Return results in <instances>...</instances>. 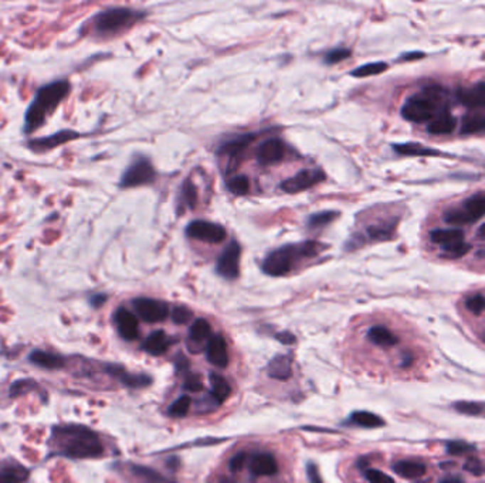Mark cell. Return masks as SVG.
Here are the masks:
<instances>
[{"instance_id": "cell-1", "label": "cell", "mask_w": 485, "mask_h": 483, "mask_svg": "<svg viewBox=\"0 0 485 483\" xmlns=\"http://www.w3.org/2000/svg\"><path fill=\"white\" fill-rule=\"evenodd\" d=\"M46 447L47 460H95L105 452L100 434L87 425L75 423L54 424L50 430Z\"/></svg>"}, {"instance_id": "cell-2", "label": "cell", "mask_w": 485, "mask_h": 483, "mask_svg": "<svg viewBox=\"0 0 485 483\" xmlns=\"http://www.w3.org/2000/svg\"><path fill=\"white\" fill-rule=\"evenodd\" d=\"M71 85L68 80H58L50 84L40 87L24 115L23 132L26 135H31L51 118L58 105L64 101V98L70 94Z\"/></svg>"}, {"instance_id": "cell-3", "label": "cell", "mask_w": 485, "mask_h": 483, "mask_svg": "<svg viewBox=\"0 0 485 483\" xmlns=\"http://www.w3.org/2000/svg\"><path fill=\"white\" fill-rule=\"evenodd\" d=\"M319 242H305L285 245L270 252L262 264V271L271 276H284L292 271L295 264L305 258H314L322 251Z\"/></svg>"}, {"instance_id": "cell-4", "label": "cell", "mask_w": 485, "mask_h": 483, "mask_svg": "<svg viewBox=\"0 0 485 483\" xmlns=\"http://www.w3.org/2000/svg\"><path fill=\"white\" fill-rule=\"evenodd\" d=\"M443 104V89L439 87H430L422 94H417L406 101L402 108V115L410 122H426L436 118L437 111Z\"/></svg>"}, {"instance_id": "cell-5", "label": "cell", "mask_w": 485, "mask_h": 483, "mask_svg": "<svg viewBox=\"0 0 485 483\" xmlns=\"http://www.w3.org/2000/svg\"><path fill=\"white\" fill-rule=\"evenodd\" d=\"M142 17V13H138L132 9L125 7H114L108 10H102L94 16L91 20V26L94 33L100 36L117 34L127 28H129L134 23H137Z\"/></svg>"}, {"instance_id": "cell-6", "label": "cell", "mask_w": 485, "mask_h": 483, "mask_svg": "<svg viewBox=\"0 0 485 483\" xmlns=\"http://www.w3.org/2000/svg\"><path fill=\"white\" fill-rule=\"evenodd\" d=\"M155 180V170L146 159H138L122 175L121 188L131 189L149 185Z\"/></svg>"}, {"instance_id": "cell-7", "label": "cell", "mask_w": 485, "mask_h": 483, "mask_svg": "<svg viewBox=\"0 0 485 483\" xmlns=\"http://www.w3.org/2000/svg\"><path fill=\"white\" fill-rule=\"evenodd\" d=\"M137 315L148 323H158L168 318L169 308L165 302L151 298H137L132 302Z\"/></svg>"}, {"instance_id": "cell-8", "label": "cell", "mask_w": 485, "mask_h": 483, "mask_svg": "<svg viewBox=\"0 0 485 483\" xmlns=\"http://www.w3.org/2000/svg\"><path fill=\"white\" fill-rule=\"evenodd\" d=\"M322 180H325V173L322 170L304 169V170L298 172L295 176L284 180L281 185V189L285 193L295 195V193L308 190V189L319 185Z\"/></svg>"}, {"instance_id": "cell-9", "label": "cell", "mask_w": 485, "mask_h": 483, "mask_svg": "<svg viewBox=\"0 0 485 483\" xmlns=\"http://www.w3.org/2000/svg\"><path fill=\"white\" fill-rule=\"evenodd\" d=\"M186 234L193 240L209 242V244H219L226 239L228 232L225 230L223 226L198 220L188 226Z\"/></svg>"}, {"instance_id": "cell-10", "label": "cell", "mask_w": 485, "mask_h": 483, "mask_svg": "<svg viewBox=\"0 0 485 483\" xmlns=\"http://www.w3.org/2000/svg\"><path fill=\"white\" fill-rule=\"evenodd\" d=\"M242 246L239 242H232L218 259L216 271L226 279H236L240 273Z\"/></svg>"}, {"instance_id": "cell-11", "label": "cell", "mask_w": 485, "mask_h": 483, "mask_svg": "<svg viewBox=\"0 0 485 483\" xmlns=\"http://www.w3.org/2000/svg\"><path fill=\"white\" fill-rule=\"evenodd\" d=\"M80 136L78 132L75 131H71V129H64V131H60V132H55L53 135H48V136H44V138H34V139H30L27 142V146L33 151V152H47V151H51L54 148H58L67 142H71L74 139H77Z\"/></svg>"}, {"instance_id": "cell-12", "label": "cell", "mask_w": 485, "mask_h": 483, "mask_svg": "<svg viewBox=\"0 0 485 483\" xmlns=\"http://www.w3.org/2000/svg\"><path fill=\"white\" fill-rule=\"evenodd\" d=\"M114 322L119 336L125 340H135L139 336L138 318L127 308H118L114 315Z\"/></svg>"}, {"instance_id": "cell-13", "label": "cell", "mask_w": 485, "mask_h": 483, "mask_svg": "<svg viewBox=\"0 0 485 483\" xmlns=\"http://www.w3.org/2000/svg\"><path fill=\"white\" fill-rule=\"evenodd\" d=\"M30 478V470L16 458L0 461V483H24Z\"/></svg>"}, {"instance_id": "cell-14", "label": "cell", "mask_w": 485, "mask_h": 483, "mask_svg": "<svg viewBox=\"0 0 485 483\" xmlns=\"http://www.w3.org/2000/svg\"><path fill=\"white\" fill-rule=\"evenodd\" d=\"M104 371L107 374H110L111 377L117 379L118 381H121L125 387H131V389H142L146 387L152 383V379L146 374H132L124 370L122 366L118 364H104Z\"/></svg>"}, {"instance_id": "cell-15", "label": "cell", "mask_w": 485, "mask_h": 483, "mask_svg": "<svg viewBox=\"0 0 485 483\" xmlns=\"http://www.w3.org/2000/svg\"><path fill=\"white\" fill-rule=\"evenodd\" d=\"M206 356L208 360L220 369L228 367L229 364V350L228 343L222 335H213L206 344Z\"/></svg>"}, {"instance_id": "cell-16", "label": "cell", "mask_w": 485, "mask_h": 483, "mask_svg": "<svg viewBox=\"0 0 485 483\" xmlns=\"http://www.w3.org/2000/svg\"><path fill=\"white\" fill-rule=\"evenodd\" d=\"M28 362L44 370H61L67 364V360L64 356L54 353V352L41 350V349H34L28 354Z\"/></svg>"}, {"instance_id": "cell-17", "label": "cell", "mask_w": 485, "mask_h": 483, "mask_svg": "<svg viewBox=\"0 0 485 483\" xmlns=\"http://www.w3.org/2000/svg\"><path fill=\"white\" fill-rule=\"evenodd\" d=\"M285 155V145L279 139H268L257 149V161L261 165H274Z\"/></svg>"}, {"instance_id": "cell-18", "label": "cell", "mask_w": 485, "mask_h": 483, "mask_svg": "<svg viewBox=\"0 0 485 483\" xmlns=\"http://www.w3.org/2000/svg\"><path fill=\"white\" fill-rule=\"evenodd\" d=\"M457 98L470 109H485V82L460 89L457 92Z\"/></svg>"}, {"instance_id": "cell-19", "label": "cell", "mask_w": 485, "mask_h": 483, "mask_svg": "<svg viewBox=\"0 0 485 483\" xmlns=\"http://www.w3.org/2000/svg\"><path fill=\"white\" fill-rule=\"evenodd\" d=\"M250 471L254 477H272L278 472V465L271 454H257L250 461Z\"/></svg>"}, {"instance_id": "cell-20", "label": "cell", "mask_w": 485, "mask_h": 483, "mask_svg": "<svg viewBox=\"0 0 485 483\" xmlns=\"http://www.w3.org/2000/svg\"><path fill=\"white\" fill-rule=\"evenodd\" d=\"M267 373L271 379L285 381L292 376V360L287 354L275 356L267 367Z\"/></svg>"}, {"instance_id": "cell-21", "label": "cell", "mask_w": 485, "mask_h": 483, "mask_svg": "<svg viewBox=\"0 0 485 483\" xmlns=\"http://www.w3.org/2000/svg\"><path fill=\"white\" fill-rule=\"evenodd\" d=\"M171 343H172L171 337L164 330H156L146 337L142 349L152 356H161L168 352Z\"/></svg>"}, {"instance_id": "cell-22", "label": "cell", "mask_w": 485, "mask_h": 483, "mask_svg": "<svg viewBox=\"0 0 485 483\" xmlns=\"http://www.w3.org/2000/svg\"><path fill=\"white\" fill-rule=\"evenodd\" d=\"M393 471L400 478L412 479V481L413 479H420L427 472L426 465L423 462H420V461H409V460H403V461L396 462L393 465Z\"/></svg>"}, {"instance_id": "cell-23", "label": "cell", "mask_w": 485, "mask_h": 483, "mask_svg": "<svg viewBox=\"0 0 485 483\" xmlns=\"http://www.w3.org/2000/svg\"><path fill=\"white\" fill-rule=\"evenodd\" d=\"M454 128H456V118L452 114H449V111H443L430 121L427 131L432 135H447V134H452Z\"/></svg>"}, {"instance_id": "cell-24", "label": "cell", "mask_w": 485, "mask_h": 483, "mask_svg": "<svg viewBox=\"0 0 485 483\" xmlns=\"http://www.w3.org/2000/svg\"><path fill=\"white\" fill-rule=\"evenodd\" d=\"M485 132V109H477L464 116L462 134L463 135H473Z\"/></svg>"}, {"instance_id": "cell-25", "label": "cell", "mask_w": 485, "mask_h": 483, "mask_svg": "<svg viewBox=\"0 0 485 483\" xmlns=\"http://www.w3.org/2000/svg\"><path fill=\"white\" fill-rule=\"evenodd\" d=\"M255 139L254 134H248V135H242L238 139L229 141L228 143L222 145L219 149V153L222 156H229V158H235L238 155H240L242 151H245L248 148V145Z\"/></svg>"}, {"instance_id": "cell-26", "label": "cell", "mask_w": 485, "mask_h": 483, "mask_svg": "<svg viewBox=\"0 0 485 483\" xmlns=\"http://www.w3.org/2000/svg\"><path fill=\"white\" fill-rule=\"evenodd\" d=\"M210 386H212V396L216 398V401L222 406L232 394V387L228 383V380L218 374V373H210Z\"/></svg>"}, {"instance_id": "cell-27", "label": "cell", "mask_w": 485, "mask_h": 483, "mask_svg": "<svg viewBox=\"0 0 485 483\" xmlns=\"http://www.w3.org/2000/svg\"><path fill=\"white\" fill-rule=\"evenodd\" d=\"M368 337L372 343L380 347H392L398 343V337L385 326H373L371 327Z\"/></svg>"}, {"instance_id": "cell-28", "label": "cell", "mask_w": 485, "mask_h": 483, "mask_svg": "<svg viewBox=\"0 0 485 483\" xmlns=\"http://www.w3.org/2000/svg\"><path fill=\"white\" fill-rule=\"evenodd\" d=\"M430 239L436 244L447 246L456 242H464V233L460 229H443V230L432 232Z\"/></svg>"}, {"instance_id": "cell-29", "label": "cell", "mask_w": 485, "mask_h": 483, "mask_svg": "<svg viewBox=\"0 0 485 483\" xmlns=\"http://www.w3.org/2000/svg\"><path fill=\"white\" fill-rule=\"evenodd\" d=\"M31 391H43V389L33 379H18L10 384L9 397L10 398H18V397L26 396Z\"/></svg>"}, {"instance_id": "cell-30", "label": "cell", "mask_w": 485, "mask_h": 483, "mask_svg": "<svg viewBox=\"0 0 485 483\" xmlns=\"http://www.w3.org/2000/svg\"><path fill=\"white\" fill-rule=\"evenodd\" d=\"M129 474L139 483H166L159 472L142 465H129Z\"/></svg>"}, {"instance_id": "cell-31", "label": "cell", "mask_w": 485, "mask_h": 483, "mask_svg": "<svg viewBox=\"0 0 485 483\" xmlns=\"http://www.w3.org/2000/svg\"><path fill=\"white\" fill-rule=\"evenodd\" d=\"M351 421L362 428H380L385 425V421L379 416L369 413V411L353 413L351 416Z\"/></svg>"}, {"instance_id": "cell-32", "label": "cell", "mask_w": 485, "mask_h": 483, "mask_svg": "<svg viewBox=\"0 0 485 483\" xmlns=\"http://www.w3.org/2000/svg\"><path fill=\"white\" fill-rule=\"evenodd\" d=\"M191 335V340L201 344L205 340H209L213 335H212V326L206 319H198L195 320V323L191 326L189 330Z\"/></svg>"}, {"instance_id": "cell-33", "label": "cell", "mask_w": 485, "mask_h": 483, "mask_svg": "<svg viewBox=\"0 0 485 483\" xmlns=\"http://www.w3.org/2000/svg\"><path fill=\"white\" fill-rule=\"evenodd\" d=\"M474 222L480 220L481 217L485 216V195L480 193L476 195L473 197H470L466 203H464V209H463Z\"/></svg>"}, {"instance_id": "cell-34", "label": "cell", "mask_w": 485, "mask_h": 483, "mask_svg": "<svg viewBox=\"0 0 485 483\" xmlns=\"http://www.w3.org/2000/svg\"><path fill=\"white\" fill-rule=\"evenodd\" d=\"M395 151L400 155L407 156H430V155H439L437 151L426 148L419 143H403V145H395Z\"/></svg>"}, {"instance_id": "cell-35", "label": "cell", "mask_w": 485, "mask_h": 483, "mask_svg": "<svg viewBox=\"0 0 485 483\" xmlns=\"http://www.w3.org/2000/svg\"><path fill=\"white\" fill-rule=\"evenodd\" d=\"M454 410H457L460 414H464V416L480 417L485 413V406L481 403H474V401H459L454 404Z\"/></svg>"}, {"instance_id": "cell-36", "label": "cell", "mask_w": 485, "mask_h": 483, "mask_svg": "<svg viewBox=\"0 0 485 483\" xmlns=\"http://www.w3.org/2000/svg\"><path fill=\"white\" fill-rule=\"evenodd\" d=\"M388 70V64L386 63H371V64H365L358 67L356 70L352 71L353 77L358 78H363V77H371V75H378L383 71Z\"/></svg>"}, {"instance_id": "cell-37", "label": "cell", "mask_w": 485, "mask_h": 483, "mask_svg": "<svg viewBox=\"0 0 485 483\" xmlns=\"http://www.w3.org/2000/svg\"><path fill=\"white\" fill-rule=\"evenodd\" d=\"M191 406H192V400L191 397L188 396H182L181 398H178L168 410V414L171 417H175V418H183L188 416L189 410H191Z\"/></svg>"}, {"instance_id": "cell-38", "label": "cell", "mask_w": 485, "mask_h": 483, "mask_svg": "<svg viewBox=\"0 0 485 483\" xmlns=\"http://www.w3.org/2000/svg\"><path fill=\"white\" fill-rule=\"evenodd\" d=\"M196 188L193 186V183L191 180H186L183 183V188H182V192H181V205H185L186 207L189 209H193L195 205H196Z\"/></svg>"}, {"instance_id": "cell-39", "label": "cell", "mask_w": 485, "mask_h": 483, "mask_svg": "<svg viewBox=\"0 0 485 483\" xmlns=\"http://www.w3.org/2000/svg\"><path fill=\"white\" fill-rule=\"evenodd\" d=\"M228 189L238 196H242L248 193L250 182L245 176H235L228 182Z\"/></svg>"}, {"instance_id": "cell-40", "label": "cell", "mask_w": 485, "mask_h": 483, "mask_svg": "<svg viewBox=\"0 0 485 483\" xmlns=\"http://www.w3.org/2000/svg\"><path fill=\"white\" fill-rule=\"evenodd\" d=\"M444 220L453 226H463V224L474 223V220L464 210H453L446 215Z\"/></svg>"}, {"instance_id": "cell-41", "label": "cell", "mask_w": 485, "mask_h": 483, "mask_svg": "<svg viewBox=\"0 0 485 483\" xmlns=\"http://www.w3.org/2000/svg\"><path fill=\"white\" fill-rule=\"evenodd\" d=\"M336 217V213L334 212H324V213H318V215H314L308 219V226L315 229V227H322V226H326L329 224Z\"/></svg>"}, {"instance_id": "cell-42", "label": "cell", "mask_w": 485, "mask_h": 483, "mask_svg": "<svg viewBox=\"0 0 485 483\" xmlns=\"http://www.w3.org/2000/svg\"><path fill=\"white\" fill-rule=\"evenodd\" d=\"M473 451H476V448H474L473 445H469V444L463 443V441H452V443L447 444V452H449L450 455L459 457V455L470 454V452H473Z\"/></svg>"}, {"instance_id": "cell-43", "label": "cell", "mask_w": 485, "mask_h": 483, "mask_svg": "<svg viewBox=\"0 0 485 483\" xmlns=\"http://www.w3.org/2000/svg\"><path fill=\"white\" fill-rule=\"evenodd\" d=\"M220 404L216 401V398L212 394L205 396L196 403V413H210L216 410Z\"/></svg>"}, {"instance_id": "cell-44", "label": "cell", "mask_w": 485, "mask_h": 483, "mask_svg": "<svg viewBox=\"0 0 485 483\" xmlns=\"http://www.w3.org/2000/svg\"><path fill=\"white\" fill-rule=\"evenodd\" d=\"M193 318V313L186 306H176L172 313V319L176 325H186Z\"/></svg>"}, {"instance_id": "cell-45", "label": "cell", "mask_w": 485, "mask_h": 483, "mask_svg": "<svg viewBox=\"0 0 485 483\" xmlns=\"http://www.w3.org/2000/svg\"><path fill=\"white\" fill-rule=\"evenodd\" d=\"M466 306L470 312H473L474 315H480L485 310V298L483 295H474L470 296L466 300Z\"/></svg>"}, {"instance_id": "cell-46", "label": "cell", "mask_w": 485, "mask_h": 483, "mask_svg": "<svg viewBox=\"0 0 485 483\" xmlns=\"http://www.w3.org/2000/svg\"><path fill=\"white\" fill-rule=\"evenodd\" d=\"M470 249V245L466 244L464 242H456V244H452V245H447V246H443V251L452 256V258H459V256H463L464 254H467Z\"/></svg>"}, {"instance_id": "cell-47", "label": "cell", "mask_w": 485, "mask_h": 483, "mask_svg": "<svg viewBox=\"0 0 485 483\" xmlns=\"http://www.w3.org/2000/svg\"><path fill=\"white\" fill-rule=\"evenodd\" d=\"M365 478L371 483H395L393 478L378 470H366Z\"/></svg>"}, {"instance_id": "cell-48", "label": "cell", "mask_w": 485, "mask_h": 483, "mask_svg": "<svg viewBox=\"0 0 485 483\" xmlns=\"http://www.w3.org/2000/svg\"><path fill=\"white\" fill-rule=\"evenodd\" d=\"M349 55H351L349 50H346V48H335V50L329 51L325 55V63L326 64H338V63L346 60Z\"/></svg>"}, {"instance_id": "cell-49", "label": "cell", "mask_w": 485, "mask_h": 483, "mask_svg": "<svg viewBox=\"0 0 485 483\" xmlns=\"http://www.w3.org/2000/svg\"><path fill=\"white\" fill-rule=\"evenodd\" d=\"M464 471L470 472L471 475H476V477H481L485 474V467L484 464L477 460V458H470L467 460V462L464 464Z\"/></svg>"}, {"instance_id": "cell-50", "label": "cell", "mask_w": 485, "mask_h": 483, "mask_svg": "<svg viewBox=\"0 0 485 483\" xmlns=\"http://www.w3.org/2000/svg\"><path fill=\"white\" fill-rule=\"evenodd\" d=\"M183 387H185V390H188L191 393H199L203 389V383H202V380H201V377L198 374H189L186 377V381H185Z\"/></svg>"}, {"instance_id": "cell-51", "label": "cell", "mask_w": 485, "mask_h": 483, "mask_svg": "<svg viewBox=\"0 0 485 483\" xmlns=\"http://www.w3.org/2000/svg\"><path fill=\"white\" fill-rule=\"evenodd\" d=\"M245 461H247V454H245V452H239V454L233 455L232 460H230V462H229V470H230L232 472H239V471H242V467H244V464H245Z\"/></svg>"}, {"instance_id": "cell-52", "label": "cell", "mask_w": 485, "mask_h": 483, "mask_svg": "<svg viewBox=\"0 0 485 483\" xmlns=\"http://www.w3.org/2000/svg\"><path fill=\"white\" fill-rule=\"evenodd\" d=\"M307 475H308L309 483H324L319 472H318L316 465H314V464H308L307 465Z\"/></svg>"}, {"instance_id": "cell-53", "label": "cell", "mask_w": 485, "mask_h": 483, "mask_svg": "<svg viewBox=\"0 0 485 483\" xmlns=\"http://www.w3.org/2000/svg\"><path fill=\"white\" fill-rule=\"evenodd\" d=\"M107 295H104V293H97V295H94V296H91V299H90V302H91V305L94 306V308H100V306H102L105 302H107Z\"/></svg>"}, {"instance_id": "cell-54", "label": "cell", "mask_w": 485, "mask_h": 483, "mask_svg": "<svg viewBox=\"0 0 485 483\" xmlns=\"http://www.w3.org/2000/svg\"><path fill=\"white\" fill-rule=\"evenodd\" d=\"M277 339L284 343V344H291V343H295V336L289 332H284V333H279L277 335Z\"/></svg>"}, {"instance_id": "cell-55", "label": "cell", "mask_w": 485, "mask_h": 483, "mask_svg": "<svg viewBox=\"0 0 485 483\" xmlns=\"http://www.w3.org/2000/svg\"><path fill=\"white\" fill-rule=\"evenodd\" d=\"M477 236H479L480 239L485 240V224H483V226L479 229V232H477Z\"/></svg>"}, {"instance_id": "cell-56", "label": "cell", "mask_w": 485, "mask_h": 483, "mask_svg": "<svg viewBox=\"0 0 485 483\" xmlns=\"http://www.w3.org/2000/svg\"><path fill=\"white\" fill-rule=\"evenodd\" d=\"M442 483H463V481L460 478H450V479H446Z\"/></svg>"}, {"instance_id": "cell-57", "label": "cell", "mask_w": 485, "mask_h": 483, "mask_svg": "<svg viewBox=\"0 0 485 483\" xmlns=\"http://www.w3.org/2000/svg\"><path fill=\"white\" fill-rule=\"evenodd\" d=\"M218 483H238L236 481H233V479H230V478H222L220 481Z\"/></svg>"}]
</instances>
